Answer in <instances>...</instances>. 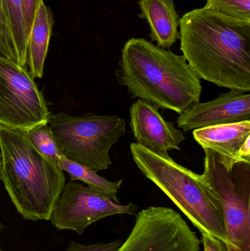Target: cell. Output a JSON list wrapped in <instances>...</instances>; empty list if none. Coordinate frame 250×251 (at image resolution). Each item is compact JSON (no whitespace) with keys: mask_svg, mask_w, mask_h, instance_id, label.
Returning a JSON list of instances; mask_svg holds the SVG:
<instances>
[{"mask_svg":"<svg viewBox=\"0 0 250 251\" xmlns=\"http://www.w3.org/2000/svg\"><path fill=\"white\" fill-rule=\"evenodd\" d=\"M135 203L120 204L80 183L65 184L51 212L49 221L57 230H68L82 235L92 224L117 215H135Z\"/></svg>","mask_w":250,"mask_h":251,"instance_id":"9c48e42d","label":"cell"},{"mask_svg":"<svg viewBox=\"0 0 250 251\" xmlns=\"http://www.w3.org/2000/svg\"><path fill=\"white\" fill-rule=\"evenodd\" d=\"M250 120V94L230 91L212 101L198 102L178 117L183 131Z\"/></svg>","mask_w":250,"mask_h":251,"instance_id":"8fae6325","label":"cell"},{"mask_svg":"<svg viewBox=\"0 0 250 251\" xmlns=\"http://www.w3.org/2000/svg\"><path fill=\"white\" fill-rule=\"evenodd\" d=\"M1 164H2V155H1V153L0 152V168H1Z\"/></svg>","mask_w":250,"mask_h":251,"instance_id":"d4e9b609","label":"cell"},{"mask_svg":"<svg viewBox=\"0 0 250 251\" xmlns=\"http://www.w3.org/2000/svg\"><path fill=\"white\" fill-rule=\"evenodd\" d=\"M181 50L200 79L235 92L250 91V22L206 7L180 19Z\"/></svg>","mask_w":250,"mask_h":251,"instance_id":"6da1fadb","label":"cell"},{"mask_svg":"<svg viewBox=\"0 0 250 251\" xmlns=\"http://www.w3.org/2000/svg\"><path fill=\"white\" fill-rule=\"evenodd\" d=\"M118 80L132 98L179 114L200 102L202 93L201 79L183 55L144 38L125 44Z\"/></svg>","mask_w":250,"mask_h":251,"instance_id":"7a4b0ae2","label":"cell"},{"mask_svg":"<svg viewBox=\"0 0 250 251\" xmlns=\"http://www.w3.org/2000/svg\"><path fill=\"white\" fill-rule=\"evenodd\" d=\"M201 243L179 212L150 206L137 212L129 237L116 251H200Z\"/></svg>","mask_w":250,"mask_h":251,"instance_id":"52a82bcc","label":"cell"},{"mask_svg":"<svg viewBox=\"0 0 250 251\" xmlns=\"http://www.w3.org/2000/svg\"><path fill=\"white\" fill-rule=\"evenodd\" d=\"M201 242L204 251H227L224 242L209 234H201Z\"/></svg>","mask_w":250,"mask_h":251,"instance_id":"7402d4cb","label":"cell"},{"mask_svg":"<svg viewBox=\"0 0 250 251\" xmlns=\"http://www.w3.org/2000/svg\"><path fill=\"white\" fill-rule=\"evenodd\" d=\"M141 13L150 26V38L157 47L170 48L180 38V17L173 0H139Z\"/></svg>","mask_w":250,"mask_h":251,"instance_id":"4fadbf2b","label":"cell"},{"mask_svg":"<svg viewBox=\"0 0 250 251\" xmlns=\"http://www.w3.org/2000/svg\"><path fill=\"white\" fill-rule=\"evenodd\" d=\"M4 228V226L3 225L2 223L0 221V232L2 231ZM0 251H2V249H1V246H0Z\"/></svg>","mask_w":250,"mask_h":251,"instance_id":"cb8c5ba5","label":"cell"},{"mask_svg":"<svg viewBox=\"0 0 250 251\" xmlns=\"http://www.w3.org/2000/svg\"><path fill=\"white\" fill-rule=\"evenodd\" d=\"M0 56L17 63V57L10 37L3 0H0Z\"/></svg>","mask_w":250,"mask_h":251,"instance_id":"d6986e66","label":"cell"},{"mask_svg":"<svg viewBox=\"0 0 250 251\" xmlns=\"http://www.w3.org/2000/svg\"><path fill=\"white\" fill-rule=\"evenodd\" d=\"M204 150L203 174L221 203L227 251H250V163L238 162L228 170L215 152Z\"/></svg>","mask_w":250,"mask_h":251,"instance_id":"8992f818","label":"cell"},{"mask_svg":"<svg viewBox=\"0 0 250 251\" xmlns=\"http://www.w3.org/2000/svg\"><path fill=\"white\" fill-rule=\"evenodd\" d=\"M250 136V120L212 126L193 131V137L203 149L217 153L220 162L230 170L239 162L237 153Z\"/></svg>","mask_w":250,"mask_h":251,"instance_id":"7c38bea8","label":"cell"},{"mask_svg":"<svg viewBox=\"0 0 250 251\" xmlns=\"http://www.w3.org/2000/svg\"><path fill=\"white\" fill-rule=\"evenodd\" d=\"M205 7L227 17L250 22V0H207Z\"/></svg>","mask_w":250,"mask_h":251,"instance_id":"ac0fdd59","label":"cell"},{"mask_svg":"<svg viewBox=\"0 0 250 251\" xmlns=\"http://www.w3.org/2000/svg\"><path fill=\"white\" fill-rule=\"evenodd\" d=\"M54 24L51 9L41 1L29 32L26 50V66L32 79H41L44 76V63Z\"/></svg>","mask_w":250,"mask_h":251,"instance_id":"5bb4252c","label":"cell"},{"mask_svg":"<svg viewBox=\"0 0 250 251\" xmlns=\"http://www.w3.org/2000/svg\"><path fill=\"white\" fill-rule=\"evenodd\" d=\"M122 243L123 241L121 240L92 245H84L76 241H72L65 251H116L121 246Z\"/></svg>","mask_w":250,"mask_h":251,"instance_id":"ffe728a7","label":"cell"},{"mask_svg":"<svg viewBox=\"0 0 250 251\" xmlns=\"http://www.w3.org/2000/svg\"><path fill=\"white\" fill-rule=\"evenodd\" d=\"M48 124L66 159L98 173L112 165V147L126 133L124 119L117 116L86 113L48 116Z\"/></svg>","mask_w":250,"mask_h":251,"instance_id":"5b68a950","label":"cell"},{"mask_svg":"<svg viewBox=\"0 0 250 251\" xmlns=\"http://www.w3.org/2000/svg\"><path fill=\"white\" fill-rule=\"evenodd\" d=\"M131 153L139 171L156 184L201 231L226 243L221 203L204 174L164 159L132 143Z\"/></svg>","mask_w":250,"mask_h":251,"instance_id":"277c9868","label":"cell"},{"mask_svg":"<svg viewBox=\"0 0 250 251\" xmlns=\"http://www.w3.org/2000/svg\"><path fill=\"white\" fill-rule=\"evenodd\" d=\"M237 159L239 162L250 163V136L241 146L238 151Z\"/></svg>","mask_w":250,"mask_h":251,"instance_id":"603a6c76","label":"cell"},{"mask_svg":"<svg viewBox=\"0 0 250 251\" xmlns=\"http://www.w3.org/2000/svg\"><path fill=\"white\" fill-rule=\"evenodd\" d=\"M3 4L17 63L22 67L27 69L28 35L25 20L24 0H3Z\"/></svg>","mask_w":250,"mask_h":251,"instance_id":"2e32d148","label":"cell"},{"mask_svg":"<svg viewBox=\"0 0 250 251\" xmlns=\"http://www.w3.org/2000/svg\"><path fill=\"white\" fill-rule=\"evenodd\" d=\"M0 180L17 212L26 221H49L66 184L63 171L35 149L23 130L0 125Z\"/></svg>","mask_w":250,"mask_h":251,"instance_id":"3957f363","label":"cell"},{"mask_svg":"<svg viewBox=\"0 0 250 251\" xmlns=\"http://www.w3.org/2000/svg\"><path fill=\"white\" fill-rule=\"evenodd\" d=\"M26 133L29 141L39 153L57 164L63 154L48 123L35 126L26 131Z\"/></svg>","mask_w":250,"mask_h":251,"instance_id":"e0dca14e","label":"cell"},{"mask_svg":"<svg viewBox=\"0 0 250 251\" xmlns=\"http://www.w3.org/2000/svg\"><path fill=\"white\" fill-rule=\"evenodd\" d=\"M49 113L27 69L0 56V125L27 131L48 123Z\"/></svg>","mask_w":250,"mask_h":251,"instance_id":"ba28073f","label":"cell"},{"mask_svg":"<svg viewBox=\"0 0 250 251\" xmlns=\"http://www.w3.org/2000/svg\"><path fill=\"white\" fill-rule=\"evenodd\" d=\"M44 0H24L25 20H26L28 38H29V32L32 29L35 13L38 10V6Z\"/></svg>","mask_w":250,"mask_h":251,"instance_id":"44dd1931","label":"cell"},{"mask_svg":"<svg viewBox=\"0 0 250 251\" xmlns=\"http://www.w3.org/2000/svg\"><path fill=\"white\" fill-rule=\"evenodd\" d=\"M57 165L63 171H66L70 178V181H81L88 184V187L100 194L104 195L117 203H120L117 199V193L121 187L123 179L110 181L104 177L98 175L96 172L83 165L68 160L62 156L57 161Z\"/></svg>","mask_w":250,"mask_h":251,"instance_id":"9a60e30c","label":"cell"},{"mask_svg":"<svg viewBox=\"0 0 250 251\" xmlns=\"http://www.w3.org/2000/svg\"><path fill=\"white\" fill-rule=\"evenodd\" d=\"M129 114L130 127L139 146L164 159L170 157L169 151L181 150L186 137L161 116L157 107L138 100L131 106Z\"/></svg>","mask_w":250,"mask_h":251,"instance_id":"30bf717a","label":"cell"}]
</instances>
